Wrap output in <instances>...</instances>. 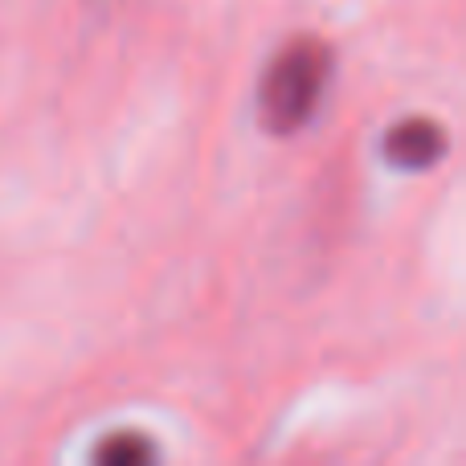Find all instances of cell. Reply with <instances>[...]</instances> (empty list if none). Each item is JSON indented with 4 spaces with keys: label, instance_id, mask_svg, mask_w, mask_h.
I'll return each mask as SVG.
<instances>
[{
    "label": "cell",
    "instance_id": "obj_2",
    "mask_svg": "<svg viewBox=\"0 0 466 466\" xmlns=\"http://www.w3.org/2000/svg\"><path fill=\"white\" fill-rule=\"evenodd\" d=\"M380 156H385V164L397 172H426L446 156V131L438 127L434 119L413 115V119H401L385 131Z\"/></svg>",
    "mask_w": 466,
    "mask_h": 466
},
{
    "label": "cell",
    "instance_id": "obj_1",
    "mask_svg": "<svg viewBox=\"0 0 466 466\" xmlns=\"http://www.w3.org/2000/svg\"><path fill=\"white\" fill-rule=\"evenodd\" d=\"M331 82V49L319 37H295L274 54L258 82V115L270 136L287 139L315 119Z\"/></svg>",
    "mask_w": 466,
    "mask_h": 466
},
{
    "label": "cell",
    "instance_id": "obj_3",
    "mask_svg": "<svg viewBox=\"0 0 466 466\" xmlns=\"http://www.w3.org/2000/svg\"><path fill=\"white\" fill-rule=\"evenodd\" d=\"M90 459H95V462H106V466L156 462V459H160V446H156L147 434H136V430H119V434L103 438V442L90 451Z\"/></svg>",
    "mask_w": 466,
    "mask_h": 466
}]
</instances>
